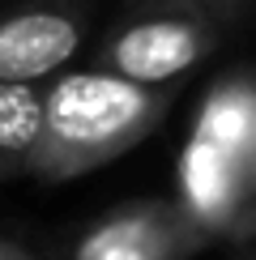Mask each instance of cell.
<instances>
[{"mask_svg": "<svg viewBox=\"0 0 256 260\" xmlns=\"http://www.w3.org/2000/svg\"><path fill=\"white\" fill-rule=\"evenodd\" d=\"M171 99V85H141L107 69H60L43 81V133L30 175L64 183L124 158L163 124Z\"/></svg>", "mask_w": 256, "mask_h": 260, "instance_id": "1", "label": "cell"}, {"mask_svg": "<svg viewBox=\"0 0 256 260\" xmlns=\"http://www.w3.org/2000/svg\"><path fill=\"white\" fill-rule=\"evenodd\" d=\"M231 13L188 0H128L99 43V69L141 85H175L218 51Z\"/></svg>", "mask_w": 256, "mask_h": 260, "instance_id": "2", "label": "cell"}, {"mask_svg": "<svg viewBox=\"0 0 256 260\" xmlns=\"http://www.w3.org/2000/svg\"><path fill=\"white\" fill-rule=\"evenodd\" d=\"M213 239L171 201H133L103 213L73 239L69 260H192Z\"/></svg>", "mask_w": 256, "mask_h": 260, "instance_id": "3", "label": "cell"}, {"mask_svg": "<svg viewBox=\"0 0 256 260\" xmlns=\"http://www.w3.org/2000/svg\"><path fill=\"white\" fill-rule=\"evenodd\" d=\"M175 201L209 239H248L256 231V201L248 192L243 158L213 145L205 137H192L175 162Z\"/></svg>", "mask_w": 256, "mask_h": 260, "instance_id": "4", "label": "cell"}, {"mask_svg": "<svg viewBox=\"0 0 256 260\" xmlns=\"http://www.w3.org/2000/svg\"><path fill=\"white\" fill-rule=\"evenodd\" d=\"M90 9L81 0H39L0 13V81L43 85L69 69L85 43Z\"/></svg>", "mask_w": 256, "mask_h": 260, "instance_id": "5", "label": "cell"}, {"mask_svg": "<svg viewBox=\"0 0 256 260\" xmlns=\"http://www.w3.org/2000/svg\"><path fill=\"white\" fill-rule=\"evenodd\" d=\"M192 137H205L213 145L248 158L256 149V73H227L213 81L197 107Z\"/></svg>", "mask_w": 256, "mask_h": 260, "instance_id": "6", "label": "cell"}, {"mask_svg": "<svg viewBox=\"0 0 256 260\" xmlns=\"http://www.w3.org/2000/svg\"><path fill=\"white\" fill-rule=\"evenodd\" d=\"M43 133V85L0 81V183L30 175Z\"/></svg>", "mask_w": 256, "mask_h": 260, "instance_id": "7", "label": "cell"}, {"mask_svg": "<svg viewBox=\"0 0 256 260\" xmlns=\"http://www.w3.org/2000/svg\"><path fill=\"white\" fill-rule=\"evenodd\" d=\"M0 260H47L43 252H30V247H21L13 239H0Z\"/></svg>", "mask_w": 256, "mask_h": 260, "instance_id": "8", "label": "cell"}, {"mask_svg": "<svg viewBox=\"0 0 256 260\" xmlns=\"http://www.w3.org/2000/svg\"><path fill=\"white\" fill-rule=\"evenodd\" d=\"M188 5H209V9H222V13H239V5H243V0H188Z\"/></svg>", "mask_w": 256, "mask_h": 260, "instance_id": "9", "label": "cell"}, {"mask_svg": "<svg viewBox=\"0 0 256 260\" xmlns=\"http://www.w3.org/2000/svg\"><path fill=\"white\" fill-rule=\"evenodd\" d=\"M243 171H248V192H252V201H256V149L243 158Z\"/></svg>", "mask_w": 256, "mask_h": 260, "instance_id": "10", "label": "cell"}, {"mask_svg": "<svg viewBox=\"0 0 256 260\" xmlns=\"http://www.w3.org/2000/svg\"><path fill=\"white\" fill-rule=\"evenodd\" d=\"M239 260H256V231L248 239H239Z\"/></svg>", "mask_w": 256, "mask_h": 260, "instance_id": "11", "label": "cell"}]
</instances>
